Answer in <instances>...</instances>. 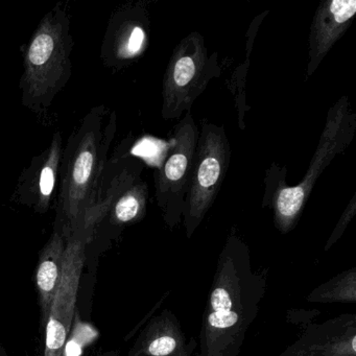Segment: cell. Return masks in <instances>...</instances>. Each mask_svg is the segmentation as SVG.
<instances>
[{
  "mask_svg": "<svg viewBox=\"0 0 356 356\" xmlns=\"http://www.w3.org/2000/svg\"><path fill=\"white\" fill-rule=\"evenodd\" d=\"M266 291V274L252 268L247 243L230 235L218 256L193 356H238Z\"/></svg>",
  "mask_w": 356,
  "mask_h": 356,
  "instance_id": "1",
  "label": "cell"
},
{
  "mask_svg": "<svg viewBox=\"0 0 356 356\" xmlns=\"http://www.w3.org/2000/svg\"><path fill=\"white\" fill-rule=\"evenodd\" d=\"M105 108H95L83 120L64 149L60 168L58 218L70 233L99 201L107 154L116 130L115 115L104 124Z\"/></svg>",
  "mask_w": 356,
  "mask_h": 356,
  "instance_id": "2",
  "label": "cell"
},
{
  "mask_svg": "<svg viewBox=\"0 0 356 356\" xmlns=\"http://www.w3.org/2000/svg\"><path fill=\"white\" fill-rule=\"evenodd\" d=\"M72 45L70 16L58 3L42 18L24 51L20 89L24 106L34 111L51 106L72 76Z\"/></svg>",
  "mask_w": 356,
  "mask_h": 356,
  "instance_id": "3",
  "label": "cell"
},
{
  "mask_svg": "<svg viewBox=\"0 0 356 356\" xmlns=\"http://www.w3.org/2000/svg\"><path fill=\"white\" fill-rule=\"evenodd\" d=\"M355 132L356 114L352 111L349 99L343 97L329 109L318 147L303 180L296 186L279 183L270 197L274 222L279 231L286 233L296 226L318 177L337 155L347 149Z\"/></svg>",
  "mask_w": 356,
  "mask_h": 356,
  "instance_id": "4",
  "label": "cell"
},
{
  "mask_svg": "<svg viewBox=\"0 0 356 356\" xmlns=\"http://www.w3.org/2000/svg\"><path fill=\"white\" fill-rule=\"evenodd\" d=\"M230 162L231 147L225 127L203 120L182 216L188 238L216 202Z\"/></svg>",
  "mask_w": 356,
  "mask_h": 356,
  "instance_id": "5",
  "label": "cell"
},
{
  "mask_svg": "<svg viewBox=\"0 0 356 356\" xmlns=\"http://www.w3.org/2000/svg\"><path fill=\"white\" fill-rule=\"evenodd\" d=\"M218 54L208 55L205 41L199 33L185 37L174 49L163 78L162 118L177 120L191 112L195 99L210 81L220 74Z\"/></svg>",
  "mask_w": 356,
  "mask_h": 356,
  "instance_id": "6",
  "label": "cell"
},
{
  "mask_svg": "<svg viewBox=\"0 0 356 356\" xmlns=\"http://www.w3.org/2000/svg\"><path fill=\"white\" fill-rule=\"evenodd\" d=\"M200 131L191 112L177 124L172 149L155 172L156 201L170 228L182 222L193 157Z\"/></svg>",
  "mask_w": 356,
  "mask_h": 356,
  "instance_id": "7",
  "label": "cell"
},
{
  "mask_svg": "<svg viewBox=\"0 0 356 356\" xmlns=\"http://www.w3.org/2000/svg\"><path fill=\"white\" fill-rule=\"evenodd\" d=\"M92 227L79 225L68 233L61 278L47 322L44 356L63 355L64 345L72 328L76 295L85 262V249Z\"/></svg>",
  "mask_w": 356,
  "mask_h": 356,
  "instance_id": "8",
  "label": "cell"
},
{
  "mask_svg": "<svg viewBox=\"0 0 356 356\" xmlns=\"http://www.w3.org/2000/svg\"><path fill=\"white\" fill-rule=\"evenodd\" d=\"M278 356H356V314L308 325Z\"/></svg>",
  "mask_w": 356,
  "mask_h": 356,
  "instance_id": "9",
  "label": "cell"
},
{
  "mask_svg": "<svg viewBox=\"0 0 356 356\" xmlns=\"http://www.w3.org/2000/svg\"><path fill=\"white\" fill-rule=\"evenodd\" d=\"M116 172L108 185L103 182L99 201L95 208L103 218L110 216V220L115 226H124L137 222L147 212L149 188L140 181L132 166H122Z\"/></svg>",
  "mask_w": 356,
  "mask_h": 356,
  "instance_id": "10",
  "label": "cell"
},
{
  "mask_svg": "<svg viewBox=\"0 0 356 356\" xmlns=\"http://www.w3.org/2000/svg\"><path fill=\"white\" fill-rule=\"evenodd\" d=\"M63 151L61 134L56 133L51 145L33 159L18 181L17 193L20 201L41 213L49 209L53 201L60 180Z\"/></svg>",
  "mask_w": 356,
  "mask_h": 356,
  "instance_id": "11",
  "label": "cell"
},
{
  "mask_svg": "<svg viewBox=\"0 0 356 356\" xmlns=\"http://www.w3.org/2000/svg\"><path fill=\"white\" fill-rule=\"evenodd\" d=\"M355 14V0H326L318 6L310 28L307 78L318 70L335 42L349 29Z\"/></svg>",
  "mask_w": 356,
  "mask_h": 356,
  "instance_id": "12",
  "label": "cell"
},
{
  "mask_svg": "<svg viewBox=\"0 0 356 356\" xmlns=\"http://www.w3.org/2000/svg\"><path fill=\"white\" fill-rule=\"evenodd\" d=\"M147 44V15L145 10L124 9L109 24L104 41L103 58L108 65L120 67L138 59Z\"/></svg>",
  "mask_w": 356,
  "mask_h": 356,
  "instance_id": "13",
  "label": "cell"
},
{
  "mask_svg": "<svg viewBox=\"0 0 356 356\" xmlns=\"http://www.w3.org/2000/svg\"><path fill=\"white\" fill-rule=\"evenodd\" d=\"M195 339H187L174 312L163 310L141 332L130 356H193Z\"/></svg>",
  "mask_w": 356,
  "mask_h": 356,
  "instance_id": "14",
  "label": "cell"
},
{
  "mask_svg": "<svg viewBox=\"0 0 356 356\" xmlns=\"http://www.w3.org/2000/svg\"><path fill=\"white\" fill-rule=\"evenodd\" d=\"M65 245L63 233L56 231L41 252L36 272V286L43 324H47L51 303L59 286Z\"/></svg>",
  "mask_w": 356,
  "mask_h": 356,
  "instance_id": "15",
  "label": "cell"
},
{
  "mask_svg": "<svg viewBox=\"0 0 356 356\" xmlns=\"http://www.w3.org/2000/svg\"><path fill=\"white\" fill-rule=\"evenodd\" d=\"M310 303H352L356 302V268L341 273L314 289L306 298Z\"/></svg>",
  "mask_w": 356,
  "mask_h": 356,
  "instance_id": "16",
  "label": "cell"
},
{
  "mask_svg": "<svg viewBox=\"0 0 356 356\" xmlns=\"http://www.w3.org/2000/svg\"><path fill=\"white\" fill-rule=\"evenodd\" d=\"M174 141H164L152 136H143L140 140L136 141L130 153L133 156L145 160L149 166L160 168L165 158L168 157Z\"/></svg>",
  "mask_w": 356,
  "mask_h": 356,
  "instance_id": "17",
  "label": "cell"
},
{
  "mask_svg": "<svg viewBox=\"0 0 356 356\" xmlns=\"http://www.w3.org/2000/svg\"><path fill=\"white\" fill-rule=\"evenodd\" d=\"M356 195H354L353 199L350 202L349 206L346 208L345 212H343L341 218H339V222H337V226H335L334 230L331 233L330 237H329L328 241H327L326 245H325V251H328L330 248H332V245L341 238L343 233L345 232L346 229H347L348 225L351 222L353 216H355L356 212V201H355Z\"/></svg>",
  "mask_w": 356,
  "mask_h": 356,
  "instance_id": "18",
  "label": "cell"
},
{
  "mask_svg": "<svg viewBox=\"0 0 356 356\" xmlns=\"http://www.w3.org/2000/svg\"><path fill=\"white\" fill-rule=\"evenodd\" d=\"M83 351V346L80 343L76 341V339H72L65 343L63 349V355L65 356H81Z\"/></svg>",
  "mask_w": 356,
  "mask_h": 356,
  "instance_id": "19",
  "label": "cell"
}]
</instances>
